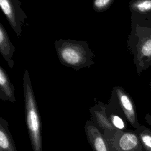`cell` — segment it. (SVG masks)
Wrapping results in <instances>:
<instances>
[{
  "label": "cell",
  "mask_w": 151,
  "mask_h": 151,
  "mask_svg": "<svg viewBox=\"0 0 151 151\" xmlns=\"http://www.w3.org/2000/svg\"><path fill=\"white\" fill-rule=\"evenodd\" d=\"M20 5L19 0H0L1 10L18 37L21 35L25 19L28 18Z\"/></svg>",
  "instance_id": "5"
},
{
  "label": "cell",
  "mask_w": 151,
  "mask_h": 151,
  "mask_svg": "<svg viewBox=\"0 0 151 151\" xmlns=\"http://www.w3.org/2000/svg\"><path fill=\"white\" fill-rule=\"evenodd\" d=\"M117 102L127 122L134 128H138L139 122L135 104L128 93L122 87L116 86L113 90Z\"/></svg>",
  "instance_id": "6"
},
{
  "label": "cell",
  "mask_w": 151,
  "mask_h": 151,
  "mask_svg": "<svg viewBox=\"0 0 151 151\" xmlns=\"http://www.w3.org/2000/svg\"><path fill=\"white\" fill-rule=\"evenodd\" d=\"M127 45L133 55L138 75L151 66V16L131 15V31Z\"/></svg>",
  "instance_id": "1"
},
{
  "label": "cell",
  "mask_w": 151,
  "mask_h": 151,
  "mask_svg": "<svg viewBox=\"0 0 151 151\" xmlns=\"http://www.w3.org/2000/svg\"><path fill=\"white\" fill-rule=\"evenodd\" d=\"M146 151H151V129L144 125H140L134 129Z\"/></svg>",
  "instance_id": "14"
},
{
  "label": "cell",
  "mask_w": 151,
  "mask_h": 151,
  "mask_svg": "<svg viewBox=\"0 0 151 151\" xmlns=\"http://www.w3.org/2000/svg\"><path fill=\"white\" fill-rule=\"evenodd\" d=\"M15 88L11 83L6 71L0 67V99L3 101H9L12 103L16 101Z\"/></svg>",
  "instance_id": "10"
},
{
  "label": "cell",
  "mask_w": 151,
  "mask_h": 151,
  "mask_svg": "<svg viewBox=\"0 0 151 151\" xmlns=\"http://www.w3.org/2000/svg\"><path fill=\"white\" fill-rule=\"evenodd\" d=\"M55 48L60 62L65 66L78 70L94 64V54L86 41L59 40L55 41Z\"/></svg>",
  "instance_id": "3"
},
{
  "label": "cell",
  "mask_w": 151,
  "mask_h": 151,
  "mask_svg": "<svg viewBox=\"0 0 151 151\" xmlns=\"http://www.w3.org/2000/svg\"><path fill=\"white\" fill-rule=\"evenodd\" d=\"M107 104L102 102H99L94 106L90 107L91 121L96 126L103 130L116 129L111 124L106 113Z\"/></svg>",
  "instance_id": "8"
},
{
  "label": "cell",
  "mask_w": 151,
  "mask_h": 151,
  "mask_svg": "<svg viewBox=\"0 0 151 151\" xmlns=\"http://www.w3.org/2000/svg\"><path fill=\"white\" fill-rule=\"evenodd\" d=\"M149 85H150V91H151V80H150V81Z\"/></svg>",
  "instance_id": "16"
},
{
  "label": "cell",
  "mask_w": 151,
  "mask_h": 151,
  "mask_svg": "<svg viewBox=\"0 0 151 151\" xmlns=\"http://www.w3.org/2000/svg\"><path fill=\"white\" fill-rule=\"evenodd\" d=\"M114 0H94L93 7L98 12L104 11L110 7Z\"/></svg>",
  "instance_id": "15"
},
{
  "label": "cell",
  "mask_w": 151,
  "mask_h": 151,
  "mask_svg": "<svg viewBox=\"0 0 151 151\" xmlns=\"http://www.w3.org/2000/svg\"><path fill=\"white\" fill-rule=\"evenodd\" d=\"M107 116L110 121L111 122L112 125L116 129H118L120 130H126L128 129L127 124V121L125 118L120 107L119 106L118 103H117V113H112L109 116Z\"/></svg>",
  "instance_id": "13"
},
{
  "label": "cell",
  "mask_w": 151,
  "mask_h": 151,
  "mask_svg": "<svg viewBox=\"0 0 151 151\" xmlns=\"http://www.w3.org/2000/svg\"><path fill=\"white\" fill-rule=\"evenodd\" d=\"M23 87L26 125L32 151H42L40 116L29 73L27 70H24Z\"/></svg>",
  "instance_id": "2"
},
{
  "label": "cell",
  "mask_w": 151,
  "mask_h": 151,
  "mask_svg": "<svg viewBox=\"0 0 151 151\" xmlns=\"http://www.w3.org/2000/svg\"><path fill=\"white\" fill-rule=\"evenodd\" d=\"M103 134L109 151H146L134 130H105Z\"/></svg>",
  "instance_id": "4"
},
{
  "label": "cell",
  "mask_w": 151,
  "mask_h": 151,
  "mask_svg": "<svg viewBox=\"0 0 151 151\" xmlns=\"http://www.w3.org/2000/svg\"><path fill=\"white\" fill-rule=\"evenodd\" d=\"M0 151H17L7 121L0 118Z\"/></svg>",
  "instance_id": "11"
},
{
  "label": "cell",
  "mask_w": 151,
  "mask_h": 151,
  "mask_svg": "<svg viewBox=\"0 0 151 151\" xmlns=\"http://www.w3.org/2000/svg\"><path fill=\"white\" fill-rule=\"evenodd\" d=\"M129 9L132 14L141 16H151V0H131Z\"/></svg>",
  "instance_id": "12"
},
{
  "label": "cell",
  "mask_w": 151,
  "mask_h": 151,
  "mask_svg": "<svg viewBox=\"0 0 151 151\" xmlns=\"http://www.w3.org/2000/svg\"><path fill=\"white\" fill-rule=\"evenodd\" d=\"M84 130L88 143L93 151H109L103 133L91 120L86 122Z\"/></svg>",
  "instance_id": "7"
},
{
  "label": "cell",
  "mask_w": 151,
  "mask_h": 151,
  "mask_svg": "<svg viewBox=\"0 0 151 151\" xmlns=\"http://www.w3.org/2000/svg\"><path fill=\"white\" fill-rule=\"evenodd\" d=\"M15 50V48L11 43L5 28L0 24V52L11 68H12L14 65L12 57Z\"/></svg>",
  "instance_id": "9"
}]
</instances>
